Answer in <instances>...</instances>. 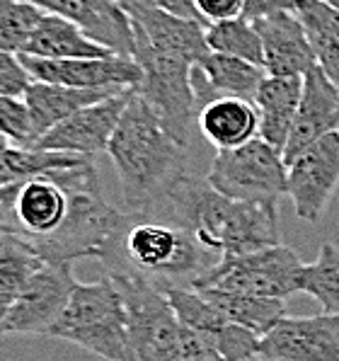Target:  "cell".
Masks as SVG:
<instances>
[{"mask_svg":"<svg viewBox=\"0 0 339 361\" xmlns=\"http://www.w3.org/2000/svg\"><path fill=\"white\" fill-rule=\"evenodd\" d=\"M119 92L124 90H78V87L35 80L22 99L32 114V126H35V136L39 141L44 133H49L61 121L80 112L82 107H90V104L102 102V99L119 95Z\"/></svg>","mask_w":339,"mask_h":361,"instance_id":"23","label":"cell"},{"mask_svg":"<svg viewBox=\"0 0 339 361\" xmlns=\"http://www.w3.org/2000/svg\"><path fill=\"white\" fill-rule=\"evenodd\" d=\"M197 124L202 136L216 151H233L259 138V114L247 99H214L199 112Z\"/></svg>","mask_w":339,"mask_h":361,"instance_id":"22","label":"cell"},{"mask_svg":"<svg viewBox=\"0 0 339 361\" xmlns=\"http://www.w3.org/2000/svg\"><path fill=\"white\" fill-rule=\"evenodd\" d=\"M332 131H339V90L320 66H315L303 75L301 104L283 148V160L291 163L298 153Z\"/></svg>","mask_w":339,"mask_h":361,"instance_id":"17","label":"cell"},{"mask_svg":"<svg viewBox=\"0 0 339 361\" xmlns=\"http://www.w3.org/2000/svg\"><path fill=\"white\" fill-rule=\"evenodd\" d=\"M68 192V214L56 233L47 238H32L27 243L44 262L73 264L80 257L99 259L109 240L126 221V211L112 207L102 197V185L73 187Z\"/></svg>","mask_w":339,"mask_h":361,"instance_id":"5","label":"cell"},{"mask_svg":"<svg viewBox=\"0 0 339 361\" xmlns=\"http://www.w3.org/2000/svg\"><path fill=\"white\" fill-rule=\"evenodd\" d=\"M20 59L35 80L78 90H136L143 75L141 66L126 56L49 61L20 54Z\"/></svg>","mask_w":339,"mask_h":361,"instance_id":"13","label":"cell"},{"mask_svg":"<svg viewBox=\"0 0 339 361\" xmlns=\"http://www.w3.org/2000/svg\"><path fill=\"white\" fill-rule=\"evenodd\" d=\"M35 78L22 63L20 54L0 51V97H25Z\"/></svg>","mask_w":339,"mask_h":361,"instance_id":"32","label":"cell"},{"mask_svg":"<svg viewBox=\"0 0 339 361\" xmlns=\"http://www.w3.org/2000/svg\"><path fill=\"white\" fill-rule=\"evenodd\" d=\"M207 182L235 202L279 204L281 197H288L286 160L262 138L216 153Z\"/></svg>","mask_w":339,"mask_h":361,"instance_id":"9","label":"cell"},{"mask_svg":"<svg viewBox=\"0 0 339 361\" xmlns=\"http://www.w3.org/2000/svg\"><path fill=\"white\" fill-rule=\"evenodd\" d=\"M266 78L264 68L235 56L209 51L192 68V87L197 97V116L218 97H238L252 102Z\"/></svg>","mask_w":339,"mask_h":361,"instance_id":"19","label":"cell"},{"mask_svg":"<svg viewBox=\"0 0 339 361\" xmlns=\"http://www.w3.org/2000/svg\"><path fill=\"white\" fill-rule=\"evenodd\" d=\"M0 136L20 148L37 146L32 114L22 97H0Z\"/></svg>","mask_w":339,"mask_h":361,"instance_id":"31","label":"cell"},{"mask_svg":"<svg viewBox=\"0 0 339 361\" xmlns=\"http://www.w3.org/2000/svg\"><path fill=\"white\" fill-rule=\"evenodd\" d=\"M207 44L209 51L223 54V56H235L247 63H254L264 68L262 39H259L254 25L245 18L214 22L207 27Z\"/></svg>","mask_w":339,"mask_h":361,"instance_id":"28","label":"cell"},{"mask_svg":"<svg viewBox=\"0 0 339 361\" xmlns=\"http://www.w3.org/2000/svg\"><path fill=\"white\" fill-rule=\"evenodd\" d=\"M259 359L339 361V315H283L259 342Z\"/></svg>","mask_w":339,"mask_h":361,"instance_id":"15","label":"cell"},{"mask_svg":"<svg viewBox=\"0 0 339 361\" xmlns=\"http://www.w3.org/2000/svg\"><path fill=\"white\" fill-rule=\"evenodd\" d=\"M320 3H325V5H330V8L339 10V0H320Z\"/></svg>","mask_w":339,"mask_h":361,"instance_id":"37","label":"cell"},{"mask_svg":"<svg viewBox=\"0 0 339 361\" xmlns=\"http://www.w3.org/2000/svg\"><path fill=\"white\" fill-rule=\"evenodd\" d=\"M107 3H116V5H119V0H107Z\"/></svg>","mask_w":339,"mask_h":361,"instance_id":"39","label":"cell"},{"mask_svg":"<svg viewBox=\"0 0 339 361\" xmlns=\"http://www.w3.org/2000/svg\"><path fill=\"white\" fill-rule=\"evenodd\" d=\"M218 259L160 211H126L99 262L104 274L143 276L160 288H194Z\"/></svg>","mask_w":339,"mask_h":361,"instance_id":"3","label":"cell"},{"mask_svg":"<svg viewBox=\"0 0 339 361\" xmlns=\"http://www.w3.org/2000/svg\"><path fill=\"white\" fill-rule=\"evenodd\" d=\"M262 39L264 73L274 78H303L318 66L305 35V27L293 10L274 13L252 22Z\"/></svg>","mask_w":339,"mask_h":361,"instance_id":"16","label":"cell"},{"mask_svg":"<svg viewBox=\"0 0 339 361\" xmlns=\"http://www.w3.org/2000/svg\"><path fill=\"white\" fill-rule=\"evenodd\" d=\"M133 95V90H124L119 95H112L102 102H94L90 107H82L80 112L68 116L54 126L49 133H44L37 141L42 151H61V153H73L82 158H94L97 153L109 151L112 136L121 121L126 104Z\"/></svg>","mask_w":339,"mask_h":361,"instance_id":"14","label":"cell"},{"mask_svg":"<svg viewBox=\"0 0 339 361\" xmlns=\"http://www.w3.org/2000/svg\"><path fill=\"white\" fill-rule=\"evenodd\" d=\"M133 61L141 66L143 73L136 92L151 104L165 129L187 146L189 131L197 119V97L192 87V68L197 66V59L136 44Z\"/></svg>","mask_w":339,"mask_h":361,"instance_id":"7","label":"cell"},{"mask_svg":"<svg viewBox=\"0 0 339 361\" xmlns=\"http://www.w3.org/2000/svg\"><path fill=\"white\" fill-rule=\"evenodd\" d=\"M114 279L126 305L129 361H175L182 342V323L165 288L143 276L107 274Z\"/></svg>","mask_w":339,"mask_h":361,"instance_id":"6","label":"cell"},{"mask_svg":"<svg viewBox=\"0 0 339 361\" xmlns=\"http://www.w3.org/2000/svg\"><path fill=\"white\" fill-rule=\"evenodd\" d=\"M44 10L27 0H0V51L22 54Z\"/></svg>","mask_w":339,"mask_h":361,"instance_id":"30","label":"cell"},{"mask_svg":"<svg viewBox=\"0 0 339 361\" xmlns=\"http://www.w3.org/2000/svg\"><path fill=\"white\" fill-rule=\"evenodd\" d=\"M8 146H13V143H10L8 138H3V136H0V153H3V151H5V148H8Z\"/></svg>","mask_w":339,"mask_h":361,"instance_id":"36","label":"cell"},{"mask_svg":"<svg viewBox=\"0 0 339 361\" xmlns=\"http://www.w3.org/2000/svg\"><path fill=\"white\" fill-rule=\"evenodd\" d=\"M197 15L204 25H214V22H226L242 18L245 13V0H194Z\"/></svg>","mask_w":339,"mask_h":361,"instance_id":"33","label":"cell"},{"mask_svg":"<svg viewBox=\"0 0 339 361\" xmlns=\"http://www.w3.org/2000/svg\"><path fill=\"white\" fill-rule=\"evenodd\" d=\"M296 3L298 0H245V13H242V18L254 22L259 18H266V15L293 10L296 8Z\"/></svg>","mask_w":339,"mask_h":361,"instance_id":"35","label":"cell"},{"mask_svg":"<svg viewBox=\"0 0 339 361\" xmlns=\"http://www.w3.org/2000/svg\"><path fill=\"white\" fill-rule=\"evenodd\" d=\"M44 13H56L73 20L97 44L107 47L116 56L133 59L131 20L116 3L107 0H27Z\"/></svg>","mask_w":339,"mask_h":361,"instance_id":"18","label":"cell"},{"mask_svg":"<svg viewBox=\"0 0 339 361\" xmlns=\"http://www.w3.org/2000/svg\"><path fill=\"white\" fill-rule=\"evenodd\" d=\"M92 158H82L73 153L42 151V148H20L8 146L0 153V190L35 180V177H51L56 180L61 172L73 170Z\"/></svg>","mask_w":339,"mask_h":361,"instance_id":"25","label":"cell"},{"mask_svg":"<svg viewBox=\"0 0 339 361\" xmlns=\"http://www.w3.org/2000/svg\"><path fill=\"white\" fill-rule=\"evenodd\" d=\"M254 361H264V359H254Z\"/></svg>","mask_w":339,"mask_h":361,"instance_id":"40","label":"cell"},{"mask_svg":"<svg viewBox=\"0 0 339 361\" xmlns=\"http://www.w3.org/2000/svg\"><path fill=\"white\" fill-rule=\"evenodd\" d=\"M303 95V78L266 75L252 104L259 114V138L283 155Z\"/></svg>","mask_w":339,"mask_h":361,"instance_id":"20","label":"cell"},{"mask_svg":"<svg viewBox=\"0 0 339 361\" xmlns=\"http://www.w3.org/2000/svg\"><path fill=\"white\" fill-rule=\"evenodd\" d=\"M288 168V197L296 216L308 224L322 219L339 187V131L327 133L301 151Z\"/></svg>","mask_w":339,"mask_h":361,"instance_id":"11","label":"cell"},{"mask_svg":"<svg viewBox=\"0 0 339 361\" xmlns=\"http://www.w3.org/2000/svg\"><path fill=\"white\" fill-rule=\"evenodd\" d=\"M27 56L61 61V59H104L116 56L107 47L97 44L80 25L56 13H44L35 35L30 37L25 51Z\"/></svg>","mask_w":339,"mask_h":361,"instance_id":"21","label":"cell"},{"mask_svg":"<svg viewBox=\"0 0 339 361\" xmlns=\"http://www.w3.org/2000/svg\"><path fill=\"white\" fill-rule=\"evenodd\" d=\"M303 267L293 247L271 245L242 255H226L194 288H221L286 301L291 293L301 291Z\"/></svg>","mask_w":339,"mask_h":361,"instance_id":"8","label":"cell"},{"mask_svg":"<svg viewBox=\"0 0 339 361\" xmlns=\"http://www.w3.org/2000/svg\"><path fill=\"white\" fill-rule=\"evenodd\" d=\"M47 337L73 342L107 361H129L126 305L112 276L102 274L90 284H75L63 315Z\"/></svg>","mask_w":339,"mask_h":361,"instance_id":"4","label":"cell"},{"mask_svg":"<svg viewBox=\"0 0 339 361\" xmlns=\"http://www.w3.org/2000/svg\"><path fill=\"white\" fill-rule=\"evenodd\" d=\"M168 301L175 310L177 320L209 342L216 352L228 361H254L259 359V342L262 337L254 335L247 327L233 323L216 305L194 288H165Z\"/></svg>","mask_w":339,"mask_h":361,"instance_id":"12","label":"cell"},{"mask_svg":"<svg viewBox=\"0 0 339 361\" xmlns=\"http://www.w3.org/2000/svg\"><path fill=\"white\" fill-rule=\"evenodd\" d=\"M293 13L305 27V35L310 39L322 73L339 90V10L320 0H298Z\"/></svg>","mask_w":339,"mask_h":361,"instance_id":"24","label":"cell"},{"mask_svg":"<svg viewBox=\"0 0 339 361\" xmlns=\"http://www.w3.org/2000/svg\"><path fill=\"white\" fill-rule=\"evenodd\" d=\"M5 233H8V226H5L3 216H0V238H3V235H5Z\"/></svg>","mask_w":339,"mask_h":361,"instance_id":"38","label":"cell"},{"mask_svg":"<svg viewBox=\"0 0 339 361\" xmlns=\"http://www.w3.org/2000/svg\"><path fill=\"white\" fill-rule=\"evenodd\" d=\"M44 259L15 233L0 238V325Z\"/></svg>","mask_w":339,"mask_h":361,"instance_id":"27","label":"cell"},{"mask_svg":"<svg viewBox=\"0 0 339 361\" xmlns=\"http://www.w3.org/2000/svg\"><path fill=\"white\" fill-rule=\"evenodd\" d=\"M73 264L44 262L22 288L8 318L0 325V335H42L56 325L75 291Z\"/></svg>","mask_w":339,"mask_h":361,"instance_id":"10","label":"cell"},{"mask_svg":"<svg viewBox=\"0 0 339 361\" xmlns=\"http://www.w3.org/2000/svg\"><path fill=\"white\" fill-rule=\"evenodd\" d=\"M175 361H228V359H223L209 342H204L202 337L194 335L192 330H187L185 327V330H182L180 352H177Z\"/></svg>","mask_w":339,"mask_h":361,"instance_id":"34","label":"cell"},{"mask_svg":"<svg viewBox=\"0 0 339 361\" xmlns=\"http://www.w3.org/2000/svg\"><path fill=\"white\" fill-rule=\"evenodd\" d=\"M153 211L182 226L216 257L281 245L279 204L235 202L216 192L207 177L185 175Z\"/></svg>","mask_w":339,"mask_h":361,"instance_id":"1","label":"cell"},{"mask_svg":"<svg viewBox=\"0 0 339 361\" xmlns=\"http://www.w3.org/2000/svg\"><path fill=\"white\" fill-rule=\"evenodd\" d=\"M301 291L322 305V313L339 315V245L322 243L318 259L303 267Z\"/></svg>","mask_w":339,"mask_h":361,"instance_id":"29","label":"cell"},{"mask_svg":"<svg viewBox=\"0 0 339 361\" xmlns=\"http://www.w3.org/2000/svg\"><path fill=\"white\" fill-rule=\"evenodd\" d=\"M109 158L121 187L124 211H153L187 172V146L165 129L136 90L116 126Z\"/></svg>","mask_w":339,"mask_h":361,"instance_id":"2","label":"cell"},{"mask_svg":"<svg viewBox=\"0 0 339 361\" xmlns=\"http://www.w3.org/2000/svg\"><path fill=\"white\" fill-rule=\"evenodd\" d=\"M194 291L202 293L233 323L247 327L259 337H264L286 315V301L279 298H262L240 291H221V288H194Z\"/></svg>","mask_w":339,"mask_h":361,"instance_id":"26","label":"cell"}]
</instances>
